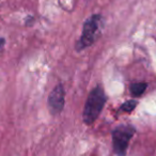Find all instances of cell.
Returning <instances> with one entry per match:
<instances>
[{
	"label": "cell",
	"instance_id": "277c9868",
	"mask_svg": "<svg viewBox=\"0 0 156 156\" xmlns=\"http://www.w3.org/2000/svg\"><path fill=\"white\" fill-rule=\"evenodd\" d=\"M64 96L65 92L62 85H58L54 88L48 98V107L52 115H58L62 111L64 107Z\"/></svg>",
	"mask_w": 156,
	"mask_h": 156
},
{
	"label": "cell",
	"instance_id": "8992f818",
	"mask_svg": "<svg viewBox=\"0 0 156 156\" xmlns=\"http://www.w3.org/2000/svg\"><path fill=\"white\" fill-rule=\"evenodd\" d=\"M137 106V101L135 100H130V101H127V102H125L123 105H122L121 109L123 111H125V112H130L132 110H134L135 108H136Z\"/></svg>",
	"mask_w": 156,
	"mask_h": 156
},
{
	"label": "cell",
	"instance_id": "5b68a950",
	"mask_svg": "<svg viewBox=\"0 0 156 156\" xmlns=\"http://www.w3.org/2000/svg\"><path fill=\"white\" fill-rule=\"evenodd\" d=\"M147 89L145 83H135L130 85V92L134 96H140Z\"/></svg>",
	"mask_w": 156,
	"mask_h": 156
},
{
	"label": "cell",
	"instance_id": "3957f363",
	"mask_svg": "<svg viewBox=\"0 0 156 156\" xmlns=\"http://www.w3.org/2000/svg\"><path fill=\"white\" fill-rule=\"evenodd\" d=\"M100 20L101 17L98 15H93L85 23L83 34H81V37L77 45L78 49H83V48L92 45V43L95 41L96 33H98V26H100Z\"/></svg>",
	"mask_w": 156,
	"mask_h": 156
},
{
	"label": "cell",
	"instance_id": "6da1fadb",
	"mask_svg": "<svg viewBox=\"0 0 156 156\" xmlns=\"http://www.w3.org/2000/svg\"><path fill=\"white\" fill-rule=\"evenodd\" d=\"M106 102V96L101 87H96L90 92L83 109V121L86 124H92L100 115Z\"/></svg>",
	"mask_w": 156,
	"mask_h": 156
},
{
	"label": "cell",
	"instance_id": "7a4b0ae2",
	"mask_svg": "<svg viewBox=\"0 0 156 156\" xmlns=\"http://www.w3.org/2000/svg\"><path fill=\"white\" fill-rule=\"evenodd\" d=\"M135 133V128L129 125H121L112 132V143L115 154L124 156L127 150L130 138Z\"/></svg>",
	"mask_w": 156,
	"mask_h": 156
}]
</instances>
